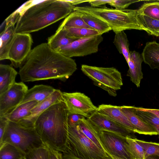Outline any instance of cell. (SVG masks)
Instances as JSON below:
<instances>
[{
  "label": "cell",
  "instance_id": "obj_15",
  "mask_svg": "<svg viewBox=\"0 0 159 159\" xmlns=\"http://www.w3.org/2000/svg\"><path fill=\"white\" fill-rule=\"evenodd\" d=\"M97 111L119 123L134 133L136 129L121 109V106L102 104L98 107Z\"/></svg>",
  "mask_w": 159,
  "mask_h": 159
},
{
  "label": "cell",
  "instance_id": "obj_34",
  "mask_svg": "<svg viewBox=\"0 0 159 159\" xmlns=\"http://www.w3.org/2000/svg\"><path fill=\"white\" fill-rule=\"evenodd\" d=\"M126 140L128 144L130 152L135 159H145V152L142 147L134 139L126 137Z\"/></svg>",
  "mask_w": 159,
  "mask_h": 159
},
{
  "label": "cell",
  "instance_id": "obj_42",
  "mask_svg": "<svg viewBox=\"0 0 159 159\" xmlns=\"http://www.w3.org/2000/svg\"><path fill=\"white\" fill-rule=\"evenodd\" d=\"M139 108L141 110L152 112L159 117V109L145 108L142 107H139Z\"/></svg>",
  "mask_w": 159,
  "mask_h": 159
},
{
  "label": "cell",
  "instance_id": "obj_22",
  "mask_svg": "<svg viewBox=\"0 0 159 159\" xmlns=\"http://www.w3.org/2000/svg\"><path fill=\"white\" fill-rule=\"evenodd\" d=\"M78 125L88 138L98 148L106 151L99 140L98 130L87 118L84 117L80 119Z\"/></svg>",
  "mask_w": 159,
  "mask_h": 159
},
{
  "label": "cell",
  "instance_id": "obj_44",
  "mask_svg": "<svg viewBox=\"0 0 159 159\" xmlns=\"http://www.w3.org/2000/svg\"><path fill=\"white\" fill-rule=\"evenodd\" d=\"M145 159H159V157L155 156H150L146 157Z\"/></svg>",
  "mask_w": 159,
  "mask_h": 159
},
{
  "label": "cell",
  "instance_id": "obj_31",
  "mask_svg": "<svg viewBox=\"0 0 159 159\" xmlns=\"http://www.w3.org/2000/svg\"><path fill=\"white\" fill-rule=\"evenodd\" d=\"M62 27L64 28L69 37L77 39L100 34L97 31L92 29Z\"/></svg>",
  "mask_w": 159,
  "mask_h": 159
},
{
  "label": "cell",
  "instance_id": "obj_10",
  "mask_svg": "<svg viewBox=\"0 0 159 159\" xmlns=\"http://www.w3.org/2000/svg\"><path fill=\"white\" fill-rule=\"evenodd\" d=\"M33 40L30 34H15L9 48L7 59L16 68H20L31 50Z\"/></svg>",
  "mask_w": 159,
  "mask_h": 159
},
{
  "label": "cell",
  "instance_id": "obj_6",
  "mask_svg": "<svg viewBox=\"0 0 159 159\" xmlns=\"http://www.w3.org/2000/svg\"><path fill=\"white\" fill-rule=\"evenodd\" d=\"M68 123V136L64 152L81 159H103L111 157L88 138L78 125Z\"/></svg>",
  "mask_w": 159,
  "mask_h": 159
},
{
  "label": "cell",
  "instance_id": "obj_32",
  "mask_svg": "<svg viewBox=\"0 0 159 159\" xmlns=\"http://www.w3.org/2000/svg\"><path fill=\"white\" fill-rule=\"evenodd\" d=\"M137 114L145 122L152 125L158 133L159 138V117L154 113L136 107Z\"/></svg>",
  "mask_w": 159,
  "mask_h": 159
},
{
  "label": "cell",
  "instance_id": "obj_1",
  "mask_svg": "<svg viewBox=\"0 0 159 159\" xmlns=\"http://www.w3.org/2000/svg\"><path fill=\"white\" fill-rule=\"evenodd\" d=\"M77 69L73 59L55 51L47 43H43L31 50L20 68L19 74L23 82L50 79L64 82Z\"/></svg>",
  "mask_w": 159,
  "mask_h": 159
},
{
  "label": "cell",
  "instance_id": "obj_24",
  "mask_svg": "<svg viewBox=\"0 0 159 159\" xmlns=\"http://www.w3.org/2000/svg\"><path fill=\"white\" fill-rule=\"evenodd\" d=\"M39 103L36 101H31L23 104L17 107L6 116L8 120L18 123L31 115V110Z\"/></svg>",
  "mask_w": 159,
  "mask_h": 159
},
{
  "label": "cell",
  "instance_id": "obj_21",
  "mask_svg": "<svg viewBox=\"0 0 159 159\" xmlns=\"http://www.w3.org/2000/svg\"><path fill=\"white\" fill-rule=\"evenodd\" d=\"M17 72L8 65L0 64V95L8 90L16 82Z\"/></svg>",
  "mask_w": 159,
  "mask_h": 159
},
{
  "label": "cell",
  "instance_id": "obj_23",
  "mask_svg": "<svg viewBox=\"0 0 159 159\" xmlns=\"http://www.w3.org/2000/svg\"><path fill=\"white\" fill-rule=\"evenodd\" d=\"M76 40L69 37L64 28L59 26L56 33L48 38L47 43L51 48L55 51Z\"/></svg>",
  "mask_w": 159,
  "mask_h": 159
},
{
  "label": "cell",
  "instance_id": "obj_47",
  "mask_svg": "<svg viewBox=\"0 0 159 159\" xmlns=\"http://www.w3.org/2000/svg\"></svg>",
  "mask_w": 159,
  "mask_h": 159
},
{
  "label": "cell",
  "instance_id": "obj_36",
  "mask_svg": "<svg viewBox=\"0 0 159 159\" xmlns=\"http://www.w3.org/2000/svg\"><path fill=\"white\" fill-rule=\"evenodd\" d=\"M139 1L137 0H113L108 4L115 7V9L123 10L126 9L131 4Z\"/></svg>",
  "mask_w": 159,
  "mask_h": 159
},
{
  "label": "cell",
  "instance_id": "obj_40",
  "mask_svg": "<svg viewBox=\"0 0 159 159\" xmlns=\"http://www.w3.org/2000/svg\"><path fill=\"white\" fill-rule=\"evenodd\" d=\"M84 116L77 114L68 115V122L74 125H78L80 119Z\"/></svg>",
  "mask_w": 159,
  "mask_h": 159
},
{
  "label": "cell",
  "instance_id": "obj_5",
  "mask_svg": "<svg viewBox=\"0 0 159 159\" xmlns=\"http://www.w3.org/2000/svg\"><path fill=\"white\" fill-rule=\"evenodd\" d=\"M3 143L12 144L25 154L45 146L34 125L20 121H9L0 145Z\"/></svg>",
  "mask_w": 159,
  "mask_h": 159
},
{
  "label": "cell",
  "instance_id": "obj_39",
  "mask_svg": "<svg viewBox=\"0 0 159 159\" xmlns=\"http://www.w3.org/2000/svg\"><path fill=\"white\" fill-rule=\"evenodd\" d=\"M113 0H89L88 2L90 5V6L92 7H98L106 4H109Z\"/></svg>",
  "mask_w": 159,
  "mask_h": 159
},
{
  "label": "cell",
  "instance_id": "obj_8",
  "mask_svg": "<svg viewBox=\"0 0 159 159\" xmlns=\"http://www.w3.org/2000/svg\"><path fill=\"white\" fill-rule=\"evenodd\" d=\"M98 135L104 150L110 156L122 159H135L130 152L126 137L105 130H98Z\"/></svg>",
  "mask_w": 159,
  "mask_h": 159
},
{
  "label": "cell",
  "instance_id": "obj_37",
  "mask_svg": "<svg viewBox=\"0 0 159 159\" xmlns=\"http://www.w3.org/2000/svg\"><path fill=\"white\" fill-rule=\"evenodd\" d=\"M9 121L6 116L0 117V142L2 139Z\"/></svg>",
  "mask_w": 159,
  "mask_h": 159
},
{
  "label": "cell",
  "instance_id": "obj_26",
  "mask_svg": "<svg viewBox=\"0 0 159 159\" xmlns=\"http://www.w3.org/2000/svg\"><path fill=\"white\" fill-rule=\"evenodd\" d=\"M26 154L8 143L0 145V159H25Z\"/></svg>",
  "mask_w": 159,
  "mask_h": 159
},
{
  "label": "cell",
  "instance_id": "obj_43",
  "mask_svg": "<svg viewBox=\"0 0 159 159\" xmlns=\"http://www.w3.org/2000/svg\"><path fill=\"white\" fill-rule=\"evenodd\" d=\"M67 1L71 3L73 6L82 3L88 2L89 0H66Z\"/></svg>",
  "mask_w": 159,
  "mask_h": 159
},
{
  "label": "cell",
  "instance_id": "obj_4",
  "mask_svg": "<svg viewBox=\"0 0 159 159\" xmlns=\"http://www.w3.org/2000/svg\"><path fill=\"white\" fill-rule=\"evenodd\" d=\"M74 11L94 16L106 23L115 33L126 30H144L139 24L137 9L119 10L106 7H94L90 6L75 7Z\"/></svg>",
  "mask_w": 159,
  "mask_h": 159
},
{
  "label": "cell",
  "instance_id": "obj_16",
  "mask_svg": "<svg viewBox=\"0 0 159 159\" xmlns=\"http://www.w3.org/2000/svg\"><path fill=\"white\" fill-rule=\"evenodd\" d=\"M62 92L58 89L55 91L45 99L39 102L31 111V115L21 121L26 123L34 125L36 120L43 112L55 104L64 101Z\"/></svg>",
  "mask_w": 159,
  "mask_h": 159
},
{
  "label": "cell",
  "instance_id": "obj_3",
  "mask_svg": "<svg viewBox=\"0 0 159 159\" xmlns=\"http://www.w3.org/2000/svg\"><path fill=\"white\" fill-rule=\"evenodd\" d=\"M68 112L64 101L52 105L41 114L35 128L46 145L61 152L66 149Z\"/></svg>",
  "mask_w": 159,
  "mask_h": 159
},
{
  "label": "cell",
  "instance_id": "obj_9",
  "mask_svg": "<svg viewBox=\"0 0 159 159\" xmlns=\"http://www.w3.org/2000/svg\"><path fill=\"white\" fill-rule=\"evenodd\" d=\"M103 40L102 35L99 34L77 39L55 51L69 58L83 57L97 52Z\"/></svg>",
  "mask_w": 159,
  "mask_h": 159
},
{
  "label": "cell",
  "instance_id": "obj_14",
  "mask_svg": "<svg viewBox=\"0 0 159 159\" xmlns=\"http://www.w3.org/2000/svg\"><path fill=\"white\" fill-rule=\"evenodd\" d=\"M136 107L134 106H121V109L135 128L136 133L146 135H158L156 129L145 122L137 114Z\"/></svg>",
  "mask_w": 159,
  "mask_h": 159
},
{
  "label": "cell",
  "instance_id": "obj_28",
  "mask_svg": "<svg viewBox=\"0 0 159 159\" xmlns=\"http://www.w3.org/2000/svg\"><path fill=\"white\" fill-rule=\"evenodd\" d=\"M113 43L119 53L123 55L127 62L130 51L129 48V41L124 31L115 33Z\"/></svg>",
  "mask_w": 159,
  "mask_h": 159
},
{
  "label": "cell",
  "instance_id": "obj_13",
  "mask_svg": "<svg viewBox=\"0 0 159 159\" xmlns=\"http://www.w3.org/2000/svg\"><path fill=\"white\" fill-rule=\"evenodd\" d=\"M98 130H105L125 137L136 138L134 133L119 123L98 113L97 111L87 118Z\"/></svg>",
  "mask_w": 159,
  "mask_h": 159
},
{
  "label": "cell",
  "instance_id": "obj_18",
  "mask_svg": "<svg viewBox=\"0 0 159 159\" xmlns=\"http://www.w3.org/2000/svg\"><path fill=\"white\" fill-rule=\"evenodd\" d=\"M4 30L0 34V60L7 59L9 48L16 34L14 21H6Z\"/></svg>",
  "mask_w": 159,
  "mask_h": 159
},
{
  "label": "cell",
  "instance_id": "obj_7",
  "mask_svg": "<svg viewBox=\"0 0 159 159\" xmlns=\"http://www.w3.org/2000/svg\"><path fill=\"white\" fill-rule=\"evenodd\" d=\"M81 69L94 85L107 92L110 96H117V91L120 89L123 85L121 74L114 67L82 65Z\"/></svg>",
  "mask_w": 159,
  "mask_h": 159
},
{
  "label": "cell",
  "instance_id": "obj_27",
  "mask_svg": "<svg viewBox=\"0 0 159 159\" xmlns=\"http://www.w3.org/2000/svg\"><path fill=\"white\" fill-rule=\"evenodd\" d=\"M137 16L139 24L147 33L159 37V20L138 13Z\"/></svg>",
  "mask_w": 159,
  "mask_h": 159
},
{
  "label": "cell",
  "instance_id": "obj_46",
  "mask_svg": "<svg viewBox=\"0 0 159 159\" xmlns=\"http://www.w3.org/2000/svg\"></svg>",
  "mask_w": 159,
  "mask_h": 159
},
{
  "label": "cell",
  "instance_id": "obj_17",
  "mask_svg": "<svg viewBox=\"0 0 159 159\" xmlns=\"http://www.w3.org/2000/svg\"><path fill=\"white\" fill-rule=\"evenodd\" d=\"M143 61L142 56L135 51H130L129 60L127 62L129 67L127 75L130 78L131 81L137 87L140 86V83L143 78L142 63Z\"/></svg>",
  "mask_w": 159,
  "mask_h": 159
},
{
  "label": "cell",
  "instance_id": "obj_30",
  "mask_svg": "<svg viewBox=\"0 0 159 159\" xmlns=\"http://www.w3.org/2000/svg\"><path fill=\"white\" fill-rule=\"evenodd\" d=\"M138 13L159 20V1L145 2L138 9Z\"/></svg>",
  "mask_w": 159,
  "mask_h": 159
},
{
  "label": "cell",
  "instance_id": "obj_45",
  "mask_svg": "<svg viewBox=\"0 0 159 159\" xmlns=\"http://www.w3.org/2000/svg\"><path fill=\"white\" fill-rule=\"evenodd\" d=\"M113 159H122L115 157L111 156Z\"/></svg>",
  "mask_w": 159,
  "mask_h": 159
},
{
  "label": "cell",
  "instance_id": "obj_19",
  "mask_svg": "<svg viewBox=\"0 0 159 159\" xmlns=\"http://www.w3.org/2000/svg\"><path fill=\"white\" fill-rule=\"evenodd\" d=\"M55 89L50 86L43 84L35 85L28 89L19 106L31 101L40 102L52 94Z\"/></svg>",
  "mask_w": 159,
  "mask_h": 159
},
{
  "label": "cell",
  "instance_id": "obj_25",
  "mask_svg": "<svg viewBox=\"0 0 159 159\" xmlns=\"http://www.w3.org/2000/svg\"><path fill=\"white\" fill-rule=\"evenodd\" d=\"M80 15L85 23L89 27L102 34L111 30L106 23L99 19L89 14L80 12Z\"/></svg>",
  "mask_w": 159,
  "mask_h": 159
},
{
  "label": "cell",
  "instance_id": "obj_12",
  "mask_svg": "<svg viewBox=\"0 0 159 159\" xmlns=\"http://www.w3.org/2000/svg\"><path fill=\"white\" fill-rule=\"evenodd\" d=\"M28 90L24 82H16L7 92L0 95V117L7 116L18 107Z\"/></svg>",
  "mask_w": 159,
  "mask_h": 159
},
{
  "label": "cell",
  "instance_id": "obj_41",
  "mask_svg": "<svg viewBox=\"0 0 159 159\" xmlns=\"http://www.w3.org/2000/svg\"><path fill=\"white\" fill-rule=\"evenodd\" d=\"M63 159H81L76 157L73 155L66 152L62 153ZM113 159L111 156L109 157L103 159Z\"/></svg>",
  "mask_w": 159,
  "mask_h": 159
},
{
  "label": "cell",
  "instance_id": "obj_29",
  "mask_svg": "<svg viewBox=\"0 0 159 159\" xmlns=\"http://www.w3.org/2000/svg\"><path fill=\"white\" fill-rule=\"evenodd\" d=\"M60 26L67 28L92 29L85 23L79 12L77 11H74L66 17Z\"/></svg>",
  "mask_w": 159,
  "mask_h": 159
},
{
  "label": "cell",
  "instance_id": "obj_20",
  "mask_svg": "<svg viewBox=\"0 0 159 159\" xmlns=\"http://www.w3.org/2000/svg\"><path fill=\"white\" fill-rule=\"evenodd\" d=\"M141 54L151 69L159 70V43L155 41L147 42Z\"/></svg>",
  "mask_w": 159,
  "mask_h": 159
},
{
  "label": "cell",
  "instance_id": "obj_33",
  "mask_svg": "<svg viewBox=\"0 0 159 159\" xmlns=\"http://www.w3.org/2000/svg\"><path fill=\"white\" fill-rule=\"evenodd\" d=\"M135 140L144 149L145 158L150 156L159 157V143L147 142L137 138L135 139Z\"/></svg>",
  "mask_w": 159,
  "mask_h": 159
},
{
  "label": "cell",
  "instance_id": "obj_2",
  "mask_svg": "<svg viewBox=\"0 0 159 159\" xmlns=\"http://www.w3.org/2000/svg\"><path fill=\"white\" fill-rule=\"evenodd\" d=\"M75 6L66 0H47L30 7L16 23V34H29L41 30L66 18Z\"/></svg>",
  "mask_w": 159,
  "mask_h": 159
},
{
  "label": "cell",
  "instance_id": "obj_38",
  "mask_svg": "<svg viewBox=\"0 0 159 159\" xmlns=\"http://www.w3.org/2000/svg\"><path fill=\"white\" fill-rule=\"evenodd\" d=\"M46 146L48 151L49 159H63L62 152Z\"/></svg>",
  "mask_w": 159,
  "mask_h": 159
},
{
  "label": "cell",
  "instance_id": "obj_35",
  "mask_svg": "<svg viewBox=\"0 0 159 159\" xmlns=\"http://www.w3.org/2000/svg\"><path fill=\"white\" fill-rule=\"evenodd\" d=\"M25 159H49L48 149L46 145L39 148L26 154Z\"/></svg>",
  "mask_w": 159,
  "mask_h": 159
},
{
  "label": "cell",
  "instance_id": "obj_11",
  "mask_svg": "<svg viewBox=\"0 0 159 159\" xmlns=\"http://www.w3.org/2000/svg\"><path fill=\"white\" fill-rule=\"evenodd\" d=\"M62 94L68 110V115L77 114L88 118L97 111L98 107L93 104L90 98L84 93L62 92Z\"/></svg>",
  "mask_w": 159,
  "mask_h": 159
}]
</instances>
